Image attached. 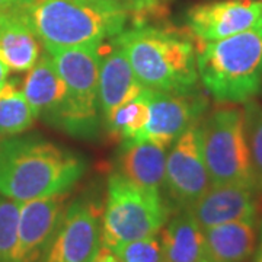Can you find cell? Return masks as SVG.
<instances>
[{
    "label": "cell",
    "mask_w": 262,
    "mask_h": 262,
    "mask_svg": "<svg viewBox=\"0 0 262 262\" xmlns=\"http://www.w3.org/2000/svg\"><path fill=\"white\" fill-rule=\"evenodd\" d=\"M101 246V210L88 198H82L66 207L39 262H91Z\"/></svg>",
    "instance_id": "cell-9"
},
{
    "label": "cell",
    "mask_w": 262,
    "mask_h": 262,
    "mask_svg": "<svg viewBox=\"0 0 262 262\" xmlns=\"http://www.w3.org/2000/svg\"><path fill=\"white\" fill-rule=\"evenodd\" d=\"M84 169L82 158L47 140L13 136L0 140V195L13 201L66 194Z\"/></svg>",
    "instance_id": "cell-1"
},
{
    "label": "cell",
    "mask_w": 262,
    "mask_h": 262,
    "mask_svg": "<svg viewBox=\"0 0 262 262\" xmlns=\"http://www.w3.org/2000/svg\"><path fill=\"white\" fill-rule=\"evenodd\" d=\"M103 44L47 51L66 84V103L57 127L91 137L99 127V64Z\"/></svg>",
    "instance_id": "cell-6"
},
{
    "label": "cell",
    "mask_w": 262,
    "mask_h": 262,
    "mask_svg": "<svg viewBox=\"0 0 262 262\" xmlns=\"http://www.w3.org/2000/svg\"><path fill=\"white\" fill-rule=\"evenodd\" d=\"M168 149L149 140L122 141L117 173L144 189L163 194Z\"/></svg>",
    "instance_id": "cell-14"
},
{
    "label": "cell",
    "mask_w": 262,
    "mask_h": 262,
    "mask_svg": "<svg viewBox=\"0 0 262 262\" xmlns=\"http://www.w3.org/2000/svg\"><path fill=\"white\" fill-rule=\"evenodd\" d=\"M115 6L125 10L130 16L146 18L149 15H159L165 12L173 0H108Z\"/></svg>",
    "instance_id": "cell-25"
},
{
    "label": "cell",
    "mask_w": 262,
    "mask_h": 262,
    "mask_svg": "<svg viewBox=\"0 0 262 262\" xmlns=\"http://www.w3.org/2000/svg\"><path fill=\"white\" fill-rule=\"evenodd\" d=\"M20 89L37 117H42L57 127L64 108L67 91L47 51L29 70Z\"/></svg>",
    "instance_id": "cell-16"
},
{
    "label": "cell",
    "mask_w": 262,
    "mask_h": 262,
    "mask_svg": "<svg viewBox=\"0 0 262 262\" xmlns=\"http://www.w3.org/2000/svg\"><path fill=\"white\" fill-rule=\"evenodd\" d=\"M168 201L159 192L139 187L114 172L108 178L102 213V245L111 251L137 239L155 236L166 225Z\"/></svg>",
    "instance_id": "cell-5"
},
{
    "label": "cell",
    "mask_w": 262,
    "mask_h": 262,
    "mask_svg": "<svg viewBox=\"0 0 262 262\" xmlns=\"http://www.w3.org/2000/svg\"><path fill=\"white\" fill-rule=\"evenodd\" d=\"M151 89L144 88L134 99L122 103L111 113L103 115V121L110 134L121 141L137 140L149 121Z\"/></svg>",
    "instance_id": "cell-20"
},
{
    "label": "cell",
    "mask_w": 262,
    "mask_h": 262,
    "mask_svg": "<svg viewBox=\"0 0 262 262\" xmlns=\"http://www.w3.org/2000/svg\"><path fill=\"white\" fill-rule=\"evenodd\" d=\"M244 105L246 143L249 149L253 175L259 191H262V103L252 99Z\"/></svg>",
    "instance_id": "cell-22"
},
{
    "label": "cell",
    "mask_w": 262,
    "mask_h": 262,
    "mask_svg": "<svg viewBox=\"0 0 262 262\" xmlns=\"http://www.w3.org/2000/svg\"><path fill=\"white\" fill-rule=\"evenodd\" d=\"M144 88L169 94L200 89L192 35L169 27L137 24L113 38Z\"/></svg>",
    "instance_id": "cell-2"
},
{
    "label": "cell",
    "mask_w": 262,
    "mask_h": 262,
    "mask_svg": "<svg viewBox=\"0 0 262 262\" xmlns=\"http://www.w3.org/2000/svg\"><path fill=\"white\" fill-rule=\"evenodd\" d=\"M105 50L99 64V106L102 115L134 99L144 91L122 48L111 39Z\"/></svg>",
    "instance_id": "cell-15"
},
{
    "label": "cell",
    "mask_w": 262,
    "mask_h": 262,
    "mask_svg": "<svg viewBox=\"0 0 262 262\" xmlns=\"http://www.w3.org/2000/svg\"><path fill=\"white\" fill-rule=\"evenodd\" d=\"M210 262H246L256 248V219L204 229Z\"/></svg>",
    "instance_id": "cell-19"
},
{
    "label": "cell",
    "mask_w": 262,
    "mask_h": 262,
    "mask_svg": "<svg viewBox=\"0 0 262 262\" xmlns=\"http://www.w3.org/2000/svg\"><path fill=\"white\" fill-rule=\"evenodd\" d=\"M91 262H120V259L117 258V255L106 246H101V249L98 251V253L95 255V258Z\"/></svg>",
    "instance_id": "cell-26"
},
{
    "label": "cell",
    "mask_w": 262,
    "mask_h": 262,
    "mask_svg": "<svg viewBox=\"0 0 262 262\" xmlns=\"http://www.w3.org/2000/svg\"><path fill=\"white\" fill-rule=\"evenodd\" d=\"M67 207V192L20 203L16 262H39Z\"/></svg>",
    "instance_id": "cell-12"
},
{
    "label": "cell",
    "mask_w": 262,
    "mask_h": 262,
    "mask_svg": "<svg viewBox=\"0 0 262 262\" xmlns=\"http://www.w3.org/2000/svg\"><path fill=\"white\" fill-rule=\"evenodd\" d=\"M114 253L120 262H166L158 234L121 245Z\"/></svg>",
    "instance_id": "cell-24"
},
{
    "label": "cell",
    "mask_w": 262,
    "mask_h": 262,
    "mask_svg": "<svg viewBox=\"0 0 262 262\" xmlns=\"http://www.w3.org/2000/svg\"><path fill=\"white\" fill-rule=\"evenodd\" d=\"M188 32L210 42L255 28L262 22V0H222L195 5L187 12Z\"/></svg>",
    "instance_id": "cell-10"
},
{
    "label": "cell",
    "mask_w": 262,
    "mask_h": 262,
    "mask_svg": "<svg viewBox=\"0 0 262 262\" xmlns=\"http://www.w3.org/2000/svg\"><path fill=\"white\" fill-rule=\"evenodd\" d=\"M207 105V98L200 91L194 94L153 91L149 121L137 140H149L169 147L192 122L203 120Z\"/></svg>",
    "instance_id": "cell-11"
},
{
    "label": "cell",
    "mask_w": 262,
    "mask_h": 262,
    "mask_svg": "<svg viewBox=\"0 0 262 262\" xmlns=\"http://www.w3.org/2000/svg\"><path fill=\"white\" fill-rule=\"evenodd\" d=\"M253 262H262V223L259 227V234H258V245L255 248Z\"/></svg>",
    "instance_id": "cell-29"
},
{
    "label": "cell",
    "mask_w": 262,
    "mask_h": 262,
    "mask_svg": "<svg viewBox=\"0 0 262 262\" xmlns=\"http://www.w3.org/2000/svg\"><path fill=\"white\" fill-rule=\"evenodd\" d=\"M41 47V41L18 9L0 12V60L12 72H29L42 56Z\"/></svg>",
    "instance_id": "cell-17"
},
{
    "label": "cell",
    "mask_w": 262,
    "mask_h": 262,
    "mask_svg": "<svg viewBox=\"0 0 262 262\" xmlns=\"http://www.w3.org/2000/svg\"><path fill=\"white\" fill-rule=\"evenodd\" d=\"M32 0H0V12H8V10H15L27 5Z\"/></svg>",
    "instance_id": "cell-27"
},
{
    "label": "cell",
    "mask_w": 262,
    "mask_h": 262,
    "mask_svg": "<svg viewBox=\"0 0 262 262\" xmlns=\"http://www.w3.org/2000/svg\"><path fill=\"white\" fill-rule=\"evenodd\" d=\"M18 12L46 51L103 44L131 18L108 0H32Z\"/></svg>",
    "instance_id": "cell-3"
},
{
    "label": "cell",
    "mask_w": 262,
    "mask_h": 262,
    "mask_svg": "<svg viewBox=\"0 0 262 262\" xmlns=\"http://www.w3.org/2000/svg\"><path fill=\"white\" fill-rule=\"evenodd\" d=\"M258 191L245 185H211L187 208L203 229L256 219Z\"/></svg>",
    "instance_id": "cell-13"
},
{
    "label": "cell",
    "mask_w": 262,
    "mask_h": 262,
    "mask_svg": "<svg viewBox=\"0 0 262 262\" xmlns=\"http://www.w3.org/2000/svg\"><path fill=\"white\" fill-rule=\"evenodd\" d=\"M20 203L0 195V262H16Z\"/></svg>",
    "instance_id": "cell-23"
},
{
    "label": "cell",
    "mask_w": 262,
    "mask_h": 262,
    "mask_svg": "<svg viewBox=\"0 0 262 262\" xmlns=\"http://www.w3.org/2000/svg\"><path fill=\"white\" fill-rule=\"evenodd\" d=\"M37 114L15 82L0 89V137H12L32 127Z\"/></svg>",
    "instance_id": "cell-21"
},
{
    "label": "cell",
    "mask_w": 262,
    "mask_h": 262,
    "mask_svg": "<svg viewBox=\"0 0 262 262\" xmlns=\"http://www.w3.org/2000/svg\"><path fill=\"white\" fill-rule=\"evenodd\" d=\"M200 82L219 103L252 101L262 89V22L219 41L196 44Z\"/></svg>",
    "instance_id": "cell-4"
},
{
    "label": "cell",
    "mask_w": 262,
    "mask_h": 262,
    "mask_svg": "<svg viewBox=\"0 0 262 262\" xmlns=\"http://www.w3.org/2000/svg\"><path fill=\"white\" fill-rule=\"evenodd\" d=\"M9 73H10L9 67L0 60V89L5 86L6 82H8V79H9Z\"/></svg>",
    "instance_id": "cell-28"
},
{
    "label": "cell",
    "mask_w": 262,
    "mask_h": 262,
    "mask_svg": "<svg viewBox=\"0 0 262 262\" xmlns=\"http://www.w3.org/2000/svg\"><path fill=\"white\" fill-rule=\"evenodd\" d=\"M201 147L211 185H245L258 192L245 134L244 110L222 106L200 124Z\"/></svg>",
    "instance_id": "cell-7"
},
{
    "label": "cell",
    "mask_w": 262,
    "mask_h": 262,
    "mask_svg": "<svg viewBox=\"0 0 262 262\" xmlns=\"http://www.w3.org/2000/svg\"><path fill=\"white\" fill-rule=\"evenodd\" d=\"M166 262H210L204 229L188 210H179L160 230Z\"/></svg>",
    "instance_id": "cell-18"
},
{
    "label": "cell",
    "mask_w": 262,
    "mask_h": 262,
    "mask_svg": "<svg viewBox=\"0 0 262 262\" xmlns=\"http://www.w3.org/2000/svg\"><path fill=\"white\" fill-rule=\"evenodd\" d=\"M200 121L192 122L173 141L166 155L165 192L175 208L187 210L211 187L201 147Z\"/></svg>",
    "instance_id": "cell-8"
}]
</instances>
